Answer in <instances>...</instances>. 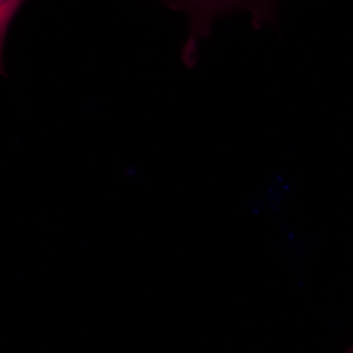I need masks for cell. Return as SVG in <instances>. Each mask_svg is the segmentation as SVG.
Wrapping results in <instances>:
<instances>
[{
  "label": "cell",
  "mask_w": 353,
  "mask_h": 353,
  "mask_svg": "<svg viewBox=\"0 0 353 353\" xmlns=\"http://www.w3.org/2000/svg\"><path fill=\"white\" fill-rule=\"evenodd\" d=\"M172 8L189 16L191 34L185 48V59L195 54L201 38L205 37L214 19L225 13L249 10L254 17V26H261L271 16L275 0H164Z\"/></svg>",
  "instance_id": "6da1fadb"
},
{
  "label": "cell",
  "mask_w": 353,
  "mask_h": 353,
  "mask_svg": "<svg viewBox=\"0 0 353 353\" xmlns=\"http://www.w3.org/2000/svg\"><path fill=\"white\" fill-rule=\"evenodd\" d=\"M24 0H0V34H1V45L7 30L11 26V21L19 8L23 6Z\"/></svg>",
  "instance_id": "7a4b0ae2"
},
{
  "label": "cell",
  "mask_w": 353,
  "mask_h": 353,
  "mask_svg": "<svg viewBox=\"0 0 353 353\" xmlns=\"http://www.w3.org/2000/svg\"><path fill=\"white\" fill-rule=\"evenodd\" d=\"M343 353H353V344H351V345H350V347H348V348H347V350H345Z\"/></svg>",
  "instance_id": "3957f363"
}]
</instances>
